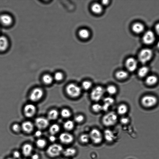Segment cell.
Listing matches in <instances>:
<instances>
[{"label":"cell","instance_id":"1","mask_svg":"<svg viewBox=\"0 0 159 159\" xmlns=\"http://www.w3.org/2000/svg\"><path fill=\"white\" fill-rule=\"evenodd\" d=\"M64 151L63 147L58 143H53L47 148L46 153L49 158H56L59 156Z\"/></svg>","mask_w":159,"mask_h":159},{"label":"cell","instance_id":"2","mask_svg":"<svg viewBox=\"0 0 159 159\" xmlns=\"http://www.w3.org/2000/svg\"><path fill=\"white\" fill-rule=\"evenodd\" d=\"M65 90L68 96L73 98H78L82 93V90L80 87L73 83L68 85L66 88Z\"/></svg>","mask_w":159,"mask_h":159},{"label":"cell","instance_id":"3","mask_svg":"<svg viewBox=\"0 0 159 159\" xmlns=\"http://www.w3.org/2000/svg\"><path fill=\"white\" fill-rule=\"evenodd\" d=\"M118 119L116 113L114 112H110L105 115L102 118V121L104 126L109 127L115 124Z\"/></svg>","mask_w":159,"mask_h":159},{"label":"cell","instance_id":"4","mask_svg":"<svg viewBox=\"0 0 159 159\" xmlns=\"http://www.w3.org/2000/svg\"><path fill=\"white\" fill-rule=\"evenodd\" d=\"M158 103L156 97L153 95L144 96L141 100V103L143 106L146 108H151L155 106Z\"/></svg>","mask_w":159,"mask_h":159},{"label":"cell","instance_id":"5","mask_svg":"<svg viewBox=\"0 0 159 159\" xmlns=\"http://www.w3.org/2000/svg\"><path fill=\"white\" fill-rule=\"evenodd\" d=\"M104 93V90L102 87L97 86L92 91L90 94L91 98L94 101L98 102L102 98Z\"/></svg>","mask_w":159,"mask_h":159},{"label":"cell","instance_id":"6","mask_svg":"<svg viewBox=\"0 0 159 159\" xmlns=\"http://www.w3.org/2000/svg\"><path fill=\"white\" fill-rule=\"evenodd\" d=\"M153 56V52L151 49L148 48L144 49L139 53V59L141 63L145 64L150 60Z\"/></svg>","mask_w":159,"mask_h":159},{"label":"cell","instance_id":"7","mask_svg":"<svg viewBox=\"0 0 159 159\" xmlns=\"http://www.w3.org/2000/svg\"><path fill=\"white\" fill-rule=\"evenodd\" d=\"M90 139L96 144L100 143L103 140V136L101 132L98 129H93L90 132Z\"/></svg>","mask_w":159,"mask_h":159},{"label":"cell","instance_id":"8","mask_svg":"<svg viewBox=\"0 0 159 159\" xmlns=\"http://www.w3.org/2000/svg\"><path fill=\"white\" fill-rule=\"evenodd\" d=\"M59 138L61 143L65 145L72 143L74 139L73 135L68 132H64L61 134L59 136Z\"/></svg>","mask_w":159,"mask_h":159},{"label":"cell","instance_id":"9","mask_svg":"<svg viewBox=\"0 0 159 159\" xmlns=\"http://www.w3.org/2000/svg\"><path fill=\"white\" fill-rule=\"evenodd\" d=\"M43 91L40 88H35L31 93L30 98V100L34 102L40 100L43 95Z\"/></svg>","mask_w":159,"mask_h":159},{"label":"cell","instance_id":"10","mask_svg":"<svg viewBox=\"0 0 159 159\" xmlns=\"http://www.w3.org/2000/svg\"><path fill=\"white\" fill-rule=\"evenodd\" d=\"M35 125L40 130L46 128L49 126V122L48 119L44 117H39L35 120Z\"/></svg>","mask_w":159,"mask_h":159},{"label":"cell","instance_id":"11","mask_svg":"<svg viewBox=\"0 0 159 159\" xmlns=\"http://www.w3.org/2000/svg\"><path fill=\"white\" fill-rule=\"evenodd\" d=\"M155 39L154 33L151 31L149 30L145 33L142 39L143 42L146 45H150L154 42Z\"/></svg>","mask_w":159,"mask_h":159},{"label":"cell","instance_id":"12","mask_svg":"<svg viewBox=\"0 0 159 159\" xmlns=\"http://www.w3.org/2000/svg\"><path fill=\"white\" fill-rule=\"evenodd\" d=\"M33 147L30 143H26L24 144L21 148V152L23 156L25 157H30L32 154Z\"/></svg>","mask_w":159,"mask_h":159},{"label":"cell","instance_id":"13","mask_svg":"<svg viewBox=\"0 0 159 159\" xmlns=\"http://www.w3.org/2000/svg\"><path fill=\"white\" fill-rule=\"evenodd\" d=\"M125 65L126 68L129 71L133 72L137 68V62L134 58H130L127 60Z\"/></svg>","mask_w":159,"mask_h":159},{"label":"cell","instance_id":"14","mask_svg":"<svg viewBox=\"0 0 159 159\" xmlns=\"http://www.w3.org/2000/svg\"><path fill=\"white\" fill-rule=\"evenodd\" d=\"M36 108L35 106L31 104H29L25 106L24 108V112L25 116L28 118L33 117L36 113Z\"/></svg>","mask_w":159,"mask_h":159},{"label":"cell","instance_id":"15","mask_svg":"<svg viewBox=\"0 0 159 159\" xmlns=\"http://www.w3.org/2000/svg\"><path fill=\"white\" fill-rule=\"evenodd\" d=\"M0 22L4 26H9L12 24L13 19L10 15L4 14L0 16Z\"/></svg>","mask_w":159,"mask_h":159},{"label":"cell","instance_id":"16","mask_svg":"<svg viewBox=\"0 0 159 159\" xmlns=\"http://www.w3.org/2000/svg\"><path fill=\"white\" fill-rule=\"evenodd\" d=\"M22 130L26 134H30L34 129L33 124L30 121H26L23 122L21 126Z\"/></svg>","mask_w":159,"mask_h":159},{"label":"cell","instance_id":"17","mask_svg":"<svg viewBox=\"0 0 159 159\" xmlns=\"http://www.w3.org/2000/svg\"><path fill=\"white\" fill-rule=\"evenodd\" d=\"M114 99L111 97H108L105 98L103 100L104 104L102 105V110L107 111L110 108L114 103Z\"/></svg>","mask_w":159,"mask_h":159},{"label":"cell","instance_id":"18","mask_svg":"<svg viewBox=\"0 0 159 159\" xmlns=\"http://www.w3.org/2000/svg\"><path fill=\"white\" fill-rule=\"evenodd\" d=\"M9 42L7 38L4 36H0V51L3 52L8 48Z\"/></svg>","mask_w":159,"mask_h":159},{"label":"cell","instance_id":"19","mask_svg":"<svg viewBox=\"0 0 159 159\" xmlns=\"http://www.w3.org/2000/svg\"><path fill=\"white\" fill-rule=\"evenodd\" d=\"M132 31L136 34L142 33L145 29L144 26L143 24L140 22L135 23L132 26Z\"/></svg>","mask_w":159,"mask_h":159},{"label":"cell","instance_id":"20","mask_svg":"<svg viewBox=\"0 0 159 159\" xmlns=\"http://www.w3.org/2000/svg\"><path fill=\"white\" fill-rule=\"evenodd\" d=\"M104 136L105 140L109 142H112L115 138V136L113 132L110 129H106L105 130L104 132Z\"/></svg>","mask_w":159,"mask_h":159},{"label":"cell","instance_id":"21","mask_svg":"<svg viewBox=\"0 0 159 159\" xmlns=\"http://www.w3.org/2000/svg\"><path fill=\"white\" fill-rule=\"evenodd\" d=\"M158 78L155 75H152L148 76L146 80V83L149 86H153L156 84L158 82Z\"/></svg>","mask_w":159,"mask_h":159},{"label":"cell","instance_id":"22","mask_svg":"<svg viewBox=\"0 0 159 159\" xmlns=\"http://www.w3.org/2000/svg\"><path fill=\"white\" fill-rule=\"evenodd\" d=\"M35 144L38 148L42 149L45 148L47 146V141L45 139L40 138L36 140Z\"/></svg>","mask_w":159,"mask_h":159},{"label":"cell","instance_id":"23","mask_svg":"<svg viewBox=\"0 0 159 159\" xmlns=\"http://www.w3.org/2000/svg\"><path fill=\"white\" fill-rule=\"evenodd\" d=\"M92 10L96 14H100L103 10V6L100 4L95 3L93 4L91 7Z\"/></svg>","mask_w":159,"mask_h":159},{"label":"cell","instance_id":"24","mask_svg":"<svg viewBox=\"0 0 159 159\" xmlns=\"http://www.w3.org/2000/svg\"><path fill=\"white\" fill-rule=\"evenodd\" d=\"M128 73L124 70H120L117 71L115 74L116 78L118 80H122L128 78Z\"/></svg>","mask_w":159,"mask_h":159},{"label":"cell","instance_id":"25","mask_svg":"<svg viewBox=\"0 0 159 159\" xmlns=\"http://www.w3.org/2000/svg\"><path fill=\"white\" fill-rule=\"evenodd\" d=\"M76 153V150L73 148H68L64 150L63 154L66 157H72L75 155Z\"/></svg>","mask_w":159,"mask_h":159},{"label":"cell","instance_id":"26","mask_svg":"<svg viewBox=\"0 0 159 159\" xmlns=\"http://www.w3.org/2000/svg\"><path fill=\"white\" fill-rule=\"evenodd\" d=\"M79 36L83 39H86L90 36V32L87 29L85 28L82 29L80 30L78 32Z\"/></svg>","mask_w":159,"mask_h":159},{"label":"cell","instance_id":"27","mask_svg":"<svg viewBox=\"0 0 159 159\" xmlns=\"http://www.w3.org/2000/svg\"><path fill=\"white\" fill-rule=\"evenodd\" d=\"M149 71L148 68L146 66H143L140 68L138 70V75L141 78L146 77L148 74Z\"/></svg>","mask_w":159,"mask_h":159},{"label":"cell","instance_id":"28","mask_svg":"<svg viewBox=\"0 0 159 159\" xmlns=\"http://www.w3.org/2000/svg\"><path fill=\"white\" fill-rule=\"evenodd\" d=\"M128 110L127 106L125 104H121L119 106L117 109V112L120 115H124L126 114Z\"/></svg>","mask_w":159,"mask_h":159},{"label":"cell","instance_id":"29","mask_svg":"<svg viewBox=\"0 0 159 159\" xmlns=\"http://www.w3.org/2000/svg\"><path fill=\"white\" fill-rule=\"evenodd\" d=\"M60 128L57 124L52 125L50 128L49 132L50 135L55 136L59 131Z\"/></svg>","mask_w":159,"mask_h":159},{"label":"cell","instance_id":"30","mask_svg":"<svg viewBox=\"0 0 159 159\" xmlns=\"http://www.w3.org/2000/svg\"><path fill=\"white\" fill-rule=\"evenodd\" d=\"M59 114L58 112L56 110H50L49 112L48 115V119L51 120H54L58 117Z\"/></svg>","mask_w":159,"mask_h":159},{"label":"cell","instance_id":"31","mask_svg":"<svg viewBox=\"0 0 159 159\" xmlns=\"http://www.w3.org/2000/svg\"><path fill=\"white\" fill-rule=\"evenodd\" d=\"M74 127V123L71 120L66 121L64 125V128L66 130L70 131L73 130Z\"/></svg>","mask_w":159,"mask_h":159},{"label":"cell","instance_id":"32","mask_svg":"<svg viewBox=\"0 0 159 159\" xmlns=\"http://www.w3.org/2000/svg\"><path fill=\"white\" fill-rule=\"evenodd\" d=\"M117 87L115 86L112 85L108 86L106 89L107 92L111 95L116 94L117 92Z\"/></svg>","mask_w":159,"mask_h":159},{"label":"cell","instance_id":"33","mask_svg":"<svg viewBox=\"0 0 159 159\" xmlns=\"http://www.w3.org/2000/svg\"><path fill=\"white\" fill-rule=\"evenodd\" d=\"M42 79L44 83L46 84H51L53 81L52 77L48 74H45L43 76Z\"/></svg>","mask_w":159,"mask_h":159},{"label":"cell","instance_id":"34","mask_svg":"<svg viewBox=\"0 0 159 159\" xmlns=\"http://www.w3.org/2000/svg\"><path fill=\"white\" fill-rule=\"evenodd\" d=\"M61 115L64 118H68L72 115L71 112L68 109H64L61 111Z\"/></svg>","mask_w":159,"mask_h":159},{"label":"cell","instance_id":"35","mask_svg":"<svg viewBox=\"0 0 159 159\" xmlns=\"http://www.w3.org/2000/svg\"><path fill=\"white\" fill-rule=\"evenodd\" d=\"M92 84L90 81H85L82 83V86L83 89L85 90H88L91 89Z\"/></svg>","mask_w":159,"mask_h":159},{"label":"cell","instance_id":"36","mask_svg":"<svg viewBox=\"0 0 159 159\" xmlns=\"http://www.w3.org/2000/svg\"><path fill=\"white\" fill-rule=\"evenodd\" d=\"M92 111L96 113H98L102 110V105L99 104H93L92 107Z\"/></svg>","mask_w":159,"mask_h":159},{"label":"cell","instance_id":"37","mask_svg":"<svg viewBox=\"0 0 159 159\" xmlns=\"http://www.w3.org/2000/svg\"><path fill=\"white\" fill-rule=\"evenodd\" d=\"M81 142L83 144H86L89 142L90 137L89 135L85 134L82 135L80 138Z\"/></svg>","mask_w":159,"mask_h":159},{"label":"cell","instance_id":"38","mask_svg":"<svg viewBox=\"0 0 159 159\" xmlns=\"http://www.w3.org/2000/svg\"><path fill=\"white\" fill-rule=\"evenodd\" d=\"M64 78V74L60 72L56 73L54 75L55 80L57 81H60L63 80Z\"/></svg>","mask_w":159,"mask_h":159},{"label":"cell","instance_id":"39","mask_svg":"<svg viewBox=\"0 0 159 159\" xmlns=\"http://www.w3.org/2000/svg\"><path fill=\"white\" fill-rule=\"evenodd\" d=\"M13 131L16 133H19L22 130L21 127L17 124H15L12 127Z\"/></svg>","mask_w":159,"mask_h":159},{"label":"cell","instance_id":"40","mask_svg":"<svg viewBox=\"0 0 159 159\" xmlns=\"http://www.w3.org/2000/svg\"><path fill=\"white\" fill-rule=\"evenodd\" d=\"M84 119V117L82 115H79L76 116L74 118L75 121L78 123H81L83 122Z\"/></svg>","mask_w":159,"mask_h":159},{"label":"cell","instance_id":"41","mask_svg":"<svg viewBox=\"0 0 159 159\" xmlns=\"http://www.w3.org/2000/svg\"><path fill=\"white\" fill-rule=\"evenodd\" d=\"M21 155V153L17 150H15L13 152L12 157L14 159H20Z\"/></svg>","mask_w":159,"mask_h":159},{"label":"cell","instance_id":"42","mask_svg":"<svg viewBox=\"0 0 159 159\" xmlns=\"http://www.w3.org/2000/svg\"><path fill=\"white\" fill-rule=\"evenodd\" d=\"M129 122V119L127 117H123L120 119L121 122L123 124H128Z\"/></svg>","mask_w":159,"mask_h":159},{"label":"cell","instance_id":"43","mask_svg":"<svg viewBox=\"0 0 159 159\" xmlns=\"http://www.w3.org/2000/svg\"><path fill=\"white\" fill-rule=\"evenodd\" d=\"M30 157L31 159H40V158L39 154L37 153L32 154Z\"/></svg>","mask_w":159,"mask_h":159},{"label":"cell","instance_id":"44","mask_svg":"<svg viewBox=\"0 0 159 159\" xmlns=\"http://www.w3.org/2000/svg\"><path fill=\"white\" fill-rule=\"evenodd\" d=\"M42 135V132L41 130H38L35 132L34 135L35 136L38 138H40Z\"/></svg>","mask_w":159,"mask_h":159},{"label":"cell","instance_id":"45","mask_svg":"<svg viewBox=\"0 0 159 159\" xmlns=\"http://www.w3.org/2000/svg\"><path fill=\"white\" fill-rule=\"evenodd\" d=\"M49 140L50 142L54 143L56 140V138L55 136L50 135L49 137Z\"/></svg>","mask_w":159,"mask_h":159},{"label":"cell","instance_id":"46","mask_svg":"<svg viewBox=\"0 0 159 159\" xmlns=\"http://www.w3.org/2000/svg\"><path fill=\"white\" fill-rule=\"evenodd\" d=\"M155 28L157 33L159 36V23L156 25Z\"/></svg>","mask_w":159,"mask_h":159},{"label":"cell","instance_id":"47","mask_svg":"<svg viewBox=\"0 0 159 159\" xmlns=\"http://www.w3.org/2000/svg\"><path fill=\"white\" fill-rule=\"evenodd\" d=\"M109 3V1H103L101 3V5L104 6L107 5Z\"/></svg>","mask_w":159,"mask_h":159},{"label":"cell","instance_id":"48","mask_svg":"<svg viewBox=\"0 0 159 159\" xmlns=\"http://www.w3.org/2000/svg\"><path fill=\"white\" fill-rule=\"evenodd\" d=\"M157 46L158 49H159V41H158L157 44Z\"/></svg>","mask_w":159,"mask_h":159},{"label":"cell","instance_id":"49","mask_svg":"<svg viewBox=\"0 0 159 159\" xmlns=\"http://www.w3.org/2000/svg\"><path fill=\"white\" fill-rule=\"evenodd\" d=\"M6 159H14L12 157H8Z\"/></svg>","mask_w":159,"mask_h":159},{"label":"cell","instance_id":"50","mask_svg":"<svg viewBox=\"0 0 159 159\" xmlns=\"http://www.w3.org/2000/svg\"><path fill=\"white\" fill-rule=\"evenodd\" d=\"M20 159H26V158H20Z\"/></svg>","mask_w":159,"mask_h":159},{"label":"cell","instance_id":"51","mask_svg":"<svg viewBox=\"0 0 159 159\" xmlns=\"http://www.w3.org/2000/svg\"><path fill=\"white\" fill-rule=\"evenodd\" d=\"M63 159H69L67 158H64Z\"/></svg>","mask_w":159,"mask_h":159}]
</instances>
